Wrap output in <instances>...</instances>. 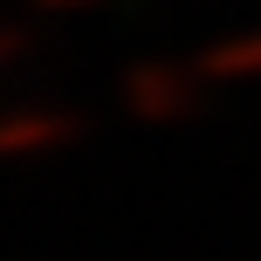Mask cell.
<instances>
[{
  "mask_svg": "<svg viewBox=\"0 0 261 261\" xmlns=\"http://www.w3.org/2000/svg\"><path fill=\"white\" fill-rule=\"evenodd\" d=\"M199 76L220 83V76H261V35H241V41H220V48L199 55Z\"/></svg>",
  "mask_w": 261,
  "mask_h": 261,
  "instance_id": "cell-2",
  "label": "cell"
},
{
  "mask_svg": "<svg viewBox=\"0 0 261 261\" xmlns=\"http://www.w3.org/2000/svg\"><path fill=\"white\" fill-rule=\"evenodd\" d=\"M124 103L138 110L144 124H172L199 103V69H179V62H138L124 69Z\"/></svg>",
  "mask_w": 261,
  "mask_h": 261,
  "instance_id": "cell-1",
  "label": "cell"
},
{
  "mask_svg": "<svg viewBox=\"0 0 261 261\" xmlns=\"http://www.w3.org/2000/svg\"><path fill=\"white\" fill-rule=\"evenodd\" d=\"M48 138L62 144V138H69V117H48V110H21V117L7 124V151H14V158H21V151H35V144H48Z\"/></svg>",
  "mask_w": 261,
  "mask_h": 261,
  "instance_id": "cell-3",
  "label": "cell"
},
{
  "mask_svg": "<svg viewBox=\"0 0 261 261\" xmlns=\"http://www.w3.org/2000/svg\"><path fill=\"white\" fill-rule=\"evenodd\" d=\"M35 7H76V0H35Z\"/></svg>",
  "mask_w": 261,
  "mask_h": 261,
  "instance_id": "cell-4",
  "label": "cell"
}]
</instances>
